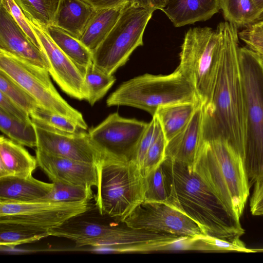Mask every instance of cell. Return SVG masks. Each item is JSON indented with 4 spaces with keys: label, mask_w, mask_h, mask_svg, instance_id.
Segmentation results:
<instances>
[{
    "label": "cell",
    "mask_w": 263,
    "mask_h": 263,
    "mask_svg": "<svg viewBox=\"0 0 263 263\" xmlns=\"http://www.w3.org/2000/svg\"><path fill=\"white\" fill-rule=\"evenodd\" d=\"M218 25L223 44L212 95L204 104L202 141L225 140L243 160L245 105L238 27L227 21Z\"/></svg>",
    "instance_id": "6da1fadb"
},
{
    "label": "cell",
    "mask_w": 263,
    "mask_h": 263,
    "mask_svg": "<svg viewBox=\"0 0 263 263\" xmlns=\"http://www.w3.org/2000/svg\"><path fill=\"white\" fill-rule=\"evenodd\" d=\"M167 204L196 222L205 235L240 238L245 230L238 216L189 167L165 158Z\"/></svg>",
    "instance_id": "7a4b0ae2"
},
{
    "label": "cell",
    "mask_w": 263,
    "mask_h": 263,
    "mask_svg": "<svg viewBox=\"0 0 263 263\" xmlns=\"http://www.w3.org/2000/svg\"><path fill=\"white\" fill-rule=\"evenodd\" d=\"M191 170L241 216L251 186L243 158L227 141H202Z\"/></svg>",
    "instance_id": "3957f363"
},
{
    "label": "cell",
    "mask_w": 263,
    "mask_h": 263,
    "mask_svg": "<svg viewBox=\"0 0 263 263\" xmlns=\"http://www.w3.org/2000/svg\"><path fill=\"white\" fill-rule=\"evenodd\" d=\"M97 167L95 205L100 215L122 222L144 201L145 177L132 159L103 157Z\"/></svg>",
    "instance_id": "277c9868"
},
{
    "label": "cell",
    "mask_w": 263,
    "mask_h": 263,
    "mask_svg": "<svg viewBox=\"0 0 263 263\" xmlns=\"http://www.w3.org/2000/svg\"><path fill=\"white\" fill-rule=\"evenodd\" d=\"M245 105L243 162L249 184L263 175V65L260 55L239 47Z\"/></svg>",
    "instance_id": "5b68a950"
},
{
    "label": "cell",
    "mask_w": 263,
    "mask_h": 263,
    "mask_svg": "<svg viewBox=\"0 0 263 263\" xmlns=\"http://www.w3.org/2000/svg\"><path fill=\"white\" fill-rule=\"evenodd\" d=\"M201 101L192 84L178 70L167 75L144 74L123 82L106 105L138 108L153 116L161 106Z\"/></svg>",
    "instance_id": "8992f818"
},
{
    "label": "cell",
    "mask_w": 263,
    "mask_h": 263,
    "mask_svg": "<svg viewBox=\"0 0 263 263\" xmlns=\"http://www.w3.org/2000/svg\"><path fill=\"white\" fill-rule=\"evenodd\" d=\"M223 44L221 29L190 28L184 35L178 69L193 85L200 101H209L216 78Z\"/></svg>",
    "instance_id": "52a82bcc"
},
{
    "label": "cell",
    "mask_w": 263,
    "mask_h": 263,
    "mask_svg": "<svg viewBox=\"0 0 263 263\" xmlns=\"http://www.w3.org/2000/svg\"><path fill=\"white\" fill-rule=\"evenodd\" d=\"M152 13L129 4L124 7L107 36L92 52V62L108 74H113L142 46L143 36Z\"/></svg>",
    "instance_id": "ba28073f"
},
{
    "label": "cell",
    "mask_w": 263,
    "mask_h": 263,
    "mask_svg": "<svg viewBox=\"0 0 263 263\" xmlns=\"http://www.w3.org/2000/svg\"><path fill=\"white\" fill-rule=\"evenodd\" d=\"M0 70L23 87L41 106L72 120L83 130L87 129L81 112L72 107L57 90L47 69L0 50Z\"/></svg>",
    "instance_id": "9c48e42d"
},
{
    "label": "cell",
    "mask_w": 263,
    "mask_h": 263,
    "mask_svg": "<svg viewBox=\"0 0 263 263\" xmlns=\"http://www.w3.org/2000/svg\"><path fill=\"white\" fill-rule=\"evenodd\" d=\"M79 216L51 229L50 236L70 239L77 247L90 246L116 252L134 251L146 241L142 230L103 224Z\"/></svg>",
    "instance_id": "30bf717a"
},
{
    "label": "cell",
    "mask_w": 263,
    "mask_h": 263,
    "mask_svg": "<svg viewBox=\"0 0 263 263\" xmlns=\"http://www.w3.org/2000/svg\"><path fill=\"white\" fill-rule=\"evenodd\" d=\"M92 208L88 201L0 203V223L49 232L71 218L83 215Z\"/></svg>",
    "instance_id": "8fae6325"
},
{
    "label": "cell",
    "mask_w": 263,
    "mask_h": 263,
    "mask_svg": "<svg viewBox=\"0 0 263 263\" xmlns=\"http://www.w3.org/2000/svg\"><path fill=\"white\" fill-rule=\"evenodd\" d=\"M148 124L114 112L88 133L91 142L103 157L132 160Z\"/></svg>",
    "instance_id": "7c38bea8"
},
{
    "label": "cell",
    "mask_w": 263,
    "mask_h": 263,
    "mask_svg": "<svg viewBox=\"0 0 263 263\" xmlns=\"http://www.w3.org/2000/svg\"><path fill=\"white\" fill-rule=\"evenodd\" d=\"M121 222L134 229L178 236L198 237L205 235L192 219L163 202L143 201Z\"/></svg>",
    "instance_id": "4fadbf2b"
},
{
    "label": "cell",
    "mask_w": 263,
    "mask_h": 263,
    "mask_svg": "<svg viewBox=\"0 0 263 263\" xmlns=\"http://www.w3.org/2000/svg\"><path fill=\"white\" fill-rule=\"evenodd\" d=\"M28 20L48 61L49 72L53 80L69 97L86 101L87 92L84 71L59 48L42 26L28 18Z\"/></svg>",
    "instance_id": "5bb4252c"
},
{
    "label": "cell",
    "mask_w": 263,
    "mask_h": 263,
    "mask_svg": "<svg viewBox=\"0 0 263 263\" xmlns=\"http://www.w3.org/2000/svg\"><path fill=\"white\" fill-rule=\"evenodd\" d=\"M33 123L37 136L36 148L52 155L96 165L102 158L85 130L67 133Z\"/></svg>",
    "instance_id": "9a60e30c"
},
{
    "label": "cell",
    "mask_w": 263,
    "mask_h": 263,
    "mask_svg": "<svg viewBox=\"0 0 263 263\" xmlns=\"http://www.w3.org/2000/svg\"><path fill=\"white\" fill-rule=\"evenodd\" d=\"M37 166L52 182L92 189L98 183L97 165L78 161L35 149Z\"/></svg>",
    "instance_id": "2e32d148"
},
{
    "label": "cell",
    "mask_w": 263,
    "mask_h": 263,
    "mask_svg": "<svg viewBox=\"0 0 263 263\" xmlns=\"http://www.w3.org/2000/svg\"><path fill=\"white\" fill-rule=\"evenodd\" d=\"M0 50L48 71L50 69V65L45 54L33 44L1 4Z\"/></svg>",
    "instance_id": "e0dca14e"
},
{
    "label": "cell",
    "mask_w": 263,
    "mask_h": 263,
    "mask_svg": "<svg viewBox=\"0 0 263 263\" xmlns=\"http://www.w3.org/2000/svg\"><path fill=\"white\" fill-rule=\"evenodd\" d=\"M204 104L196 109L186 125L167 141L165 158L183 163L192 170L202 141Z\"/></svg>",
    "instance_id": "ac0fdd59"
},
{
    "label": "cell",
    "mask_w": 263,
    "mask_h": 263,
    "mask_svg": "<svg viewBox=\"0 0 263 263\" xmlns=\"http://www.w3.org/2000/svg\"><path fill=\"white\" fill-rule=\"evenodd\" d=\"M54 184L32 176H8L0 178V203H28L40 201L53 190Z\"/></svg>",
    "instance_id": "d6986e66"
},
{
    "label": "cell",
    "mask_w": 263,
    "mask_h": 263,
    "mask_svg": "<svg viewBox=\"0 0 263 263\" xmlns=\"http://www.w3.org/2000/svg\"><path fill=\"white\" fill-rule=\"evenodd\" d=\"M220 0H170L161 10L176 27L205 21L219 12Z\"/></svg>",
    "instance_id": "ffe728a7"
},
{
    "label": "cell",
    "mask_w": 263,
    "mask_h": 263,
    "mask_svg": "<svg viewBox=\"0 0 263 263\" xmlns=\"http://www.w3.org/2000/svg\"><path fill=\"white\" fill-rule=\"evenodd\" d=\"M37 164L23 145L7 138L0 137V178L14 176L29 177L32 176Z\"/></svg>",
    "instance_id": "44dd1931"
},
{
    "label": "cell",
    "mask_w": 263,
    "mask_h": 263,
    "mask_svg": "<svg viewBox=\"0 0 263 263\" xmlns=\"http://www.w3.org/2000/svg\"><path fill=\"white\" fill-rule=\"evenodd\" d=\"M95 10L82 0H61L53 25L80 40Z\"/></svg>",
    "instance_id": "7402d4cb"
},
{
    "label": "cell",
    "mask_w": 263,
    "mask_h": 263,
    "mask_svg": "<svg viewBox=\"0 0 263 263\" xmlns=\"http://www.w3.org/2000/svg\"><path fill=\"white\" fill-rule=\"evenodd\" d=\"M201 101L182 102L162 106L155 115L168 141L179 133L189 122Z\"/></svg>",
    "instance_id": "603a6c76"
},
{
    "label": "cell",
    "mask_w": 263,
    "mask_h": 263,
    "mask_svg": "<svg viewBox=\"0 0 263 263\" xmlns=\"http://www.w3.org/2000/svg\"><path fill=\"white\" fill-rule=\"evenodd\" d=\"M123 8L95 10L80 39L92 52L111 31Z\"/></svg>",
    "instance_id": "cb8c5ba5"
},
{
    "label": "cell",
    "mask_w": 263,
    "mask_h": 263,
    "mask_svg": "<svg viewBox=\"0 0 263 263\" xmlns=\"http://www.w3.org/2000/svg\"><path fill=\"white\" fill-rule=\"evenodd\" d=\"M43 27L59 48L85 73L86 68L92 62V51L80 40L54 25Z\"/></svg>",
    "instance_id": "d4e9b609"
},
{
    "label": "cell",
    "mask_w": 263,
    "mask_h": 263,
    "mask_svg": "<svg viewBox=\"0 0 263 263\" xmlns=\"http://www.w3.org/2000/svg\"><path fill=\"white\" fill-rule=\"evenodd\" d=\"M224 18L238 27L250 26L262 14L253 0H220Z\"/></svg>",
    "instance_id": "484cf974"
},
{
    "label": "cell",
    "mask_w": 263,
    "mask_h": 263,
    "mask_svg": "<svg viewBox=\"0 0 263 263\" xmlns=\"http://www.w3.org/2000/svg\"><path fill=\"white\" fill-rule=\"evenodd\" d=\"M0 129L11 140L31 148L37 146V136L32 121L12 117L0 109Z\"/></svg>",
    "instance_id": "4316f807"
},
{
    "label": "cell",
    "mask_w": 263,
    "mask_h": 263,
    "mask_svg": "<svg viewBox=\"0 0 263 263\" xmlns=\"http://www.w3.org/2000/svg\"><path fill=\"white\" fill-rule=\"evenodd\" d=\"M116 81L113 74L103 71L93 62L85 69L84 82L87 92L86 101L93 106L106 94Z\"/></svg>",
    "instance_id": "83f0119b"
},
{
    "label": "cell",
    "mask_w": 263,
    "mask_h": 263,
    "mask_svg": "<svg viewBox=\"0 0 263 263\" xmlns=\"http://www.w3.org/2000/svg\"><path fill=\"white\" fill-rule=\"evenodd\" d=\"M30 21L45 27L53 25L61 0H14Z\"/></svg>",
    "instance_id": "f1b7e54d"
},
{
    "label": "cell",
    "mask_w": 263,
    "mask_h": 263,
    "mask_svg": "<svg viewBox=\"0 0 263 263\" xmlns=\"http://www.w3.org/2000/svg\"><path fill=\"white\" fill-rule=\"evenodd\" d=\"M49 236V232L36 230L22 226L0 223V245L2 247L12 248Z\"/></svg>",
    "instance_id": "f546056e"
},
{
    "label": "cell",
    "mask_w": 263,
    "mask_h": 263,
    "mask_svg": "<svg viewBox=\"0 0 263 263\" xmlns=\"http://www.w3.org/2000/svg\"><path fill=\"white\" fill-rule=\"evenodd\" d=\"M191 250L245 253L254 252L247 248L240 238L227 240L208 235L192 237Z\"/></svg>",
    "instance_id": "4dcf8cb0"
},
{
    "label": "cell",
    "mask_w": 263,
    "mask_h": 263,
    "mask_svg": "<svg viewBox=\"0 0 263 263\" xmlns=\"http://www.w3.org/2000/svg\"><path fill=\"white\" fill-rule=\"evenodd\" d=\"M29 115L34 123L52 129L71 133L83 130L72 120L40 105Z\"/></svg>",
    "instance_id": "1f68e13d"
},
{
    "label": "cell",
    "mask_w": 263,
    "mask_h": 263,
    "mask_svg": "<svg viewBox=\"0 0 263 263\" xmlns=\"http://www.w3.org/2000/svg\"><path fill=\"white\" fill-rule=\"evenodd\" d=\"M0 92L19 105L29 114L40 105L37 101L23 87L1 70Z\"/></svg>",
    "instance_id": "d6a6232c"
},
{
    "label": "cell",
    "mask_w": 263,
    "mask_h": 263,
    "mask_svg": "<svg viewBox=\"0 0 263 263\" xmlns=\"http://www.w3.org/2000/svg\"><path fill=\"white\" fill-rule=\"evenodd\" d=\"M52 191L40 201L73 202L88 201L94 198L91 189L53 182Z\"/></svg>",
    "instance_id": "836d02e7"
},
{
    "label": "cell",
    "mask_w": 263,
    "mask_h": 263,
    "mask_svg": "<svg viewBox=\"0 0 263 263\" xmlns=\"http://www.w3.org/2000/svg\"><path fill=\"white\" fill-rule=\"evenodd\" d=\"M144 201L167 203L168 195L165 173L162 164L146 177Z\"/></svg>",
    "instance_id": "e575fe53"
},
{
    "label": "cell",
    "mask_w": 263,
    "mask_h": 263,
    "mask_svg": "<svg viewBox=\"0 0 263 263\" xmlns=\"http://www.w3.org/2000/svg\"><path fill=\"white\" fill-rule=\"evenodd\" d=\"M166 143V139L161 130L157 138L148 149L144 157L141 166V172L144 177L164 161Z\"/></svg>",
    "instance_id": "d590c367"
},
{
    "label": "cell",
    "mask_w": 263,
    "mask_h": 263,
    "mask_svg": "<svg viewBox=\"0 0 263 263\" xmlns=\"http://www.w3.org/2000/svg\"><path fill=\"white\" fill-rule=\"evenodd\" d=\"M161 130V127L158 119L155 115L153 116L152 120L148 123L147 128L142 135L132 159L138 165L141 170L148 149L157 138Z\"/></svg>",
    "instance_id": "8d00e7d4"
},
{
    "label": "cell",
    "mask_w": 263,
    "mask_h": 263,
    "mask_svg": "<svg viewBox=\"0 0 263 263\" xmlns=\"http://www.w3.org/2000/svg\"><path fill=\"white\" fill-rule=\"evenodd\" d=\"M12 15L30 41L42 51L40 41L22 9L14 0H1V4Z\"/></svg>",
    "instance_id": "74e56055"
},
{
    "label": "cell",
    "mask_w": 263,
    "mask_h": 263,
    "mask_svg": "<svg viewBox=\"0 0 263 263\" xmlns=\"http://www.w3.org/2000/svg\"><path fill=\"white\" fill-rule=\"evenodd\" d=\"M238 35L248 48L263 57V31L256 24L248 26Z\"/></svg>",
    "instance_id": "f35d334b"
},
{
    "label": "cell",
    "mask_w": 263,
    "mask_h": 263,
    "mask_svg": "<svg viewBox=\"0 0 263 263\" xmlns=\"http://www.w3.org/2000/svg\"><path fill=\"white\" fill-rule=\"evenodd\" d=\"M0 109L7 115L17 119L25 121L31 120L27 111L2 92H0Z\"/></svg>",
    "instance_id": "ab89813d"
},
{
    "label": "cell",
    "mask_w": 263,
    "mask_h": 263,
    "mask_svg": "<svg viewBox=\"0 0 263 263\" xmlns=\"http://www.w3.org/2000/svg\"><path fill=\"white\" fill-rule=\"evenodd\" d=\"M250 200V209L254 216L263 215V175L254 184Z\"/></svg>",
    "instance_id": "60d3db41"
},
{
    "label": "cell",
    "mask_w": 263,
    "mask_h": 263,
    "mask_svg": "<svg viewBox=\"0 0 263 263\" xmlns=\"http://www.w3.org/2000/svg\"><path fill=\"white\" fill-rule=\"evenodd\" d=\"M170 0H128L129 4L136 8L145 9L149 12L162 10L164 8Z\"/></svg>",
    "instance_id": "b9f144b4"
},
{
    "label": "cell",
    "mask_w": 263,
    "mask_h": 263,
    "mask_svg": "<svg viewBox=\"0 0 263 263\" xmlns=\"http://www.w3.org/2000/svg\"><path fill=\"white\" fill-rule=\"evenodd\" d=\"M95 9L123 8L129 4L128 0H82Z\"/></svg>",
    "instance_id": "7bdbcfd3"
},
{
    "label": "cell",
    "mask_w": 263,
    "mask_h": 263,
    "mask_svg": "<svg viewBox=\"0 0 263 263\" xmlns=\"http://www.w3.org/2000/svg\"><path fill=\"white\" fill-rule=\"evenodd\" d=\"M256 6L263 13V0H253Z\"/></svg>",
    "instance_id": "ee69618b"
},
{
    "label": "cell",
    "mask_w": 263,
    "mask_h": 263,
    "mask_svg": "<svg viewBox=\"0 0 263 263\" xmlns=\"http://www.w3.org/2000/svg\"><path fill=\"white\" fill-rule=\"evenodd\" d=\"M257 26H258L261 30L263 31V21L255 23Z\"/></svg>",
    "instance_id": "f6af8a7d"
},
{
    "label": "cell",
    "mask_w": 263,
    "mask_h": 263,
    "mask_svg": "<svg viewBox=\"0 0 263 263\" xmlns=\"http://www.w3.org/2000/svg\"><path fill=\"white\" fill-rule=\"evenodd\" d=\"M260 59H261V63H262V64L263 65V57L262 56H261L260 55Z\"/></svg>",
    "instance_id": "bcb514c9"
}]
</instances>
